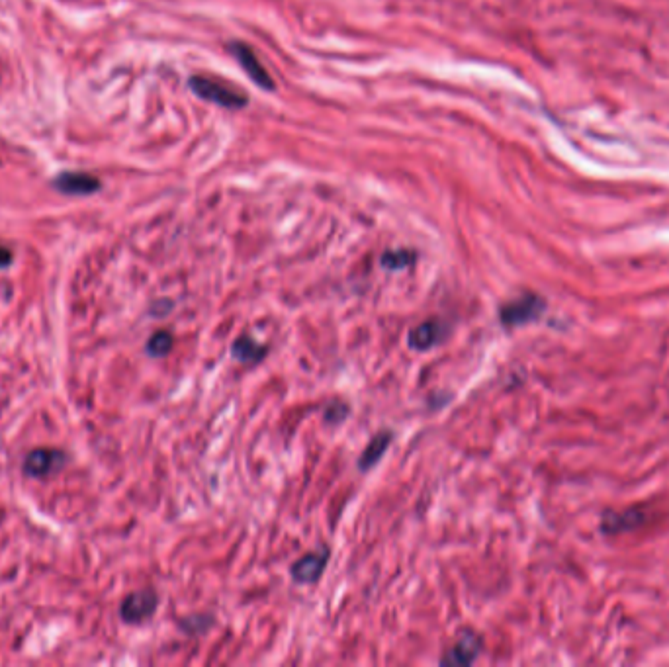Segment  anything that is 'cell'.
<instances>
[{
    "instance_id": "12",
    "label": "cell",
    "mask_w": 669,
    "mask_h": 667,
    "mask_svg": "<svg viewBox=\"0 0 669 667\" xmlns=\"http://www.w3.org/2000/svg\"><path fill=\"white\" fill-rule=\"evenodd\" d=\"M171 349H173V335L169 331H157L147 343V353L151 356H165Z\"/></svg>"
},
{
    "instance_id": "9",
    "label": "cell",
    "mask_w": 669,
    "mask_h": 667,
    "mask_svg": "<svg viewBox=\"0 0 669 667\" xmlns=\"http://www.w3.org/2000/svg\"><path fill=\"white\" fill-rule=\"evenodd\" d=\"M390 443H392V435H390L388 431L376 435V437L368 443L366 450L362 452V456H360V460H358V468H360V470H370L372 466H376V462L384 456V452H386V448L390 446Z\"/></svg>"
},
{
    "instance_id": "10",
    "label": "cell",
    "mask_w": 669,
    "mask_h": 667,
    "mask_svg": "<svg viewBox=\"0 0 669 667\" xmlns=\"http://www.w3.org/2000/svg\"><path fill=\"white\" fill-rule=\"evenodd\" d=\"M59 458V454L49 452V450H34L26 456L24 462V470L26 474L34 476V478H42L45 474L51 472V468L55 466V460Z\"/></svg>"
},
{
    "instance_id": "13",
    "label": "cell",
    "mask_w": 669,
    "mask_h": 667,
    "mask_svg": "<svg viewBox=\"0 0 669 667\" xmlns=\"http://www.w3.org/2000/svg\"><path fill=\"white\" fill-rule=\"evenodd\" d=\"M415 255H411L409 251H392V253H386L382 257V265L386 268H392V270H400V268L409 267L413 263Z\"/></svg>"
},
{
    "instance_id": "5",
    "label": "cell",
    "mask_w": 669,
    "mask_h": 667,
    "mask_svg": "<svg viewBox=\"0 0 669 667\" xmlns=\"http://www.w3.org/2000/svg\"><path fill=\"white\" fill-rule=\"evenodd\" d=\"M157 603H159L157 593L151 591V589H143V591L132 593L122 603V619L126 623H141L155 613Z\"/></svg>"
},
{
    "instance_id": "14",
    "label": "cell",
    "mask_w": 669,
    "mask_h": 667,
    "mask_svg": "<svg viewBox=\"0 0 669 667\" xmlns=\"http://www.w3.org/2000/svg\"><path fill=\"white\" fill-rule=\"evenodd\" d=\"M12 263V253L6 247H0V268H6Z\"/></svg>"
},
{
    "instance_id": "11",
    "label": "cell",
    "mask_w": 669,
    "mask_h": 667,
    "mask_svg": "<svg viewBox=\"0 0 669 667\" xmlns=\"http://www.w3.org/2000/svg\"><path fill=\"white\" fill-rule=\"evenodd\" d=\"M267 355V347L251 341L249 337H239L233 345V356L241 362H259L263 356Z\"/></svg>"
},
{
    "instance_id": "7",
    "label": "cell",
    "mask_w": 669,
    "mask_h": 667,
    "mask_svg": "<svg viewBox=\"0 0 669 667\" xmlns=\"http://www.w3.org/2000/svg\"><path fill=\"white\" fill-rule=\"evenodd\" d=\"M446 333H448V329H446L443 321H439V319L423 321L421 325H417L409 333V345L417 351H429L445 339Z\"/></svg>"
},
{
    "instance_id": "4",
    "label": "cell",
    "mask_w": 669,
    "mask_h": 667,
    "mask_svg": "<svg viewBox=\"0 0 669 667\" xmlns=\"http://www.w3.org/2000/svg\"><path fill=\"white\" fill-rule=\"evenodd\" d=\"M231 53L235 55V59L239 61V65L243 67V71L249 75V79L259 85L261 89L272 90L274 89V81L272 77L268 75L267 69L261 65L259 57L255 55V51L249 47V45L237 44L231 45Z\"/></svg>"
},
{
    "instance_id": "6",
    "label": "cell",
    "mask_w": 669,
    "mask_h": 667,
    "mask_svg": "<svg viewBox=\"0 0 669 667\" xmlns=\"http://www.w3.org/2000/svg\"><path fill=\"white\" fill-rule=\"evenodd\" d=\"M55 190L69 196H89L100 190V180L89 173H61L53 180Z\"/></svg>"
},
{
    "instance_id": "8",
    "label": "cell",
    "mask_w": 669,
    "mask_h": 667,
    "mask_svg": "<svg viewBox=\"0 0 669 667\" xmlns=\"http://www.w3.org/2000/svg\"><path fill=\"white\" fill-rule=\"evenodd\" d=\"M327 558H329L327 550L306 554L304 558H300L292 566V578L298 583H315L317 579L321 578V574L327 566Z\"/></svg>"
},
{
    "instance_id": "2",
    "label": "cell",
    "mask_w": 669,
    "mask_h": 667,
    "mask_svg": "<svg viewBox=\"0 0 669 667\" xmlns=\"http://www.w3.org/2000/svg\"><path fill=\"white\" fill-rule=\"evenodd\" d=\"M544 312V302L535 294H525L515 302H509L501 308V321L503 325H525L529 321H535L540 313Z\"/></svg>"
},
{
    "instance_id": "3",
    "label": "cell",
    "mask_w": 669,
    "mask_h": 667,
    "mask_svg": "<svg viewBox=\"0 0 669 667\" xmlns=\"http://www.w3.org/2000/svg\"><path fill=\"white\" fill-rule=\"evenodd\" d=\"M482 650V638L472 630H462L456 644L441 658L443 666H468Z\"/></svg>"
},
{
    "instance_id": "1",
    "label": "cell",
    "mask_w": 669,
    "mask_h": 667,
    "mask_svg": "<svg viewBox=\"0 0 669 667\" xmlns=\"http://www.w3.org/2000/svg\"><path fill=\"white\" fill-rule=\"evenodd\" d=\"M190 89L194 90L196 96H200L202 100L214 102L229 110H239L247 106V94L243 90L235 89L233 85L225 83L222 79H216V77L196 75L190 79Z\"/></svg>"
}]
</instances>
